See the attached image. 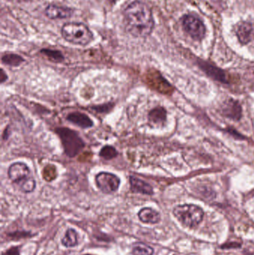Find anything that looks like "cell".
I'll list each match as a JSON object with an SVG mask.
<instances>
[{
    "label": "cell",
    "instance_id": "1",
    "mask_svg": "<svg viewBox=\"0 0 254 255\" xmlns=\"http://www.w3.org/2000/svg\"><path fill=\"white\" fill-rule=\"evenodd\" d=\"M126 31L135 37H148L155 27L153 14L148 4L136 0L125 9Z\"/></svg>",
    "mask_w": 254,
    "mask_h": 255
},
{
    "label": "cell",
    "instance_id": "2",
    "mask_svg": "<svg viewBox=\"0 0 254 255\" xmlns=\"http://www.w3.org/2000/svg\"><path fill=\"white\" fill-rule=\"evenodd\" d=\"M8 176L19 191L24 193L32 192L36 188V181L29 166L23 162L12 163L8 170Z\"/></svg>",
    "mask_w": 254,
    "mask_h": 255
},
{
    "label": "cell",
    "instance_id": "3",
    "mask_svg": "<svg viewBox=\"0 0 254 255\" xmlns=\"http://www.w3.org/2000/svg\"><path fill=\"white\" fill-rule=\"evenodd\" d=\"M62 37L65 41L75 45L87 46L94 40V34L82 23H68L62 29Z\"/></svg>",
    "mask_w": 254,
    "mask_h": 255
},
{
    "label": "cell",
    "instance_id": "4",
    "mask_svg": "<svg viewBox=\"0 0 254 255\" xmlns=\"http://www.w3.org/2000/svg\"><path fill=\"white\" fill-rule=\"evenodd\" d=\"M173 214L184 226L194 228L202 222L205 212L198 205L185 204L176 206L173 209Z\"/></svg>",
    "mask_w": 254,
    "mask_h": 255
},
{
    "label": "cell",
    "instance_id": "5",
    "mask_svg": "<svg viewBox=\"0 0 254 255\" xmlns=\"http://www.w3.org/2000/svg\"><path fill=\"white\" fill-rule=\"evenodd\" d=\"M62 141L65 154L70 158H74L79 155L85 147V143L79 136V133L68 128H58L55 129Z\"/></svg>",
    "mask_w": 254,
    "mask_h": 255
},
{
    "label": "cell",
    "instance_id": "6",
    "mask_svg": "<svg viewBox=\"0 0 254 255\" xmlns=\"http://www.w3.org/2000/svg\"><path fill=\"white\" fill-rule=\"evenodd\" d=\"M95 184L101 192L105 194H113L117 192L120 186V178L113 173L101 172L95 177Z\"/></svg>",
    "mask_w": 254,
    "mask_h": 255
},
{
    "label": "cell",
    "instance_id": "7",
    "mask_svg": "<svg viewBox=\"0 0 254 255\" xmlns=\"http://www.w3.org/2000/svg\"><path fill=\"white\" fill-rule=\"evenodd\" d=\"M183 27L194 40L201 41L205 37L206 33L205 24L194 15H185L183 17Z\"/></svg>",
    "mask_w": 254,
    "mask_h": 255
},
{
    "label": "cell",
    "instance_id": "8",
    "mask_svg": "<svg viewBox=\"0 0 254 255\" xmlns=\"http://www.w3.org/2000/svg\"><path fill=\"white\" fill-rule=\"evenodd\" d=\"M198 64L203 71L215 81H219L222 84L230 83V78L228 77L225 71H223L221 68L203 60H198Z\"/></svg>",
    "mask_w": 254,
    "mask_h": 255
},
{
    "label": "cell",
    "instance_id": "9",
    "mask_svg": "<svg viewBox=\"0 0 254 255\" xmlns=\"http://www.w3.org/2000/svg\"><path fill=\"white\" fill-rule=\"evenodd\" d=\"M222 115L227 118L233 120H239L242 113V109L238 101L233 99H229L222 105L221 109Z\"/></svg>",
    "mask_w": 254,
    "mask_h": 255
},
{
    "label": "cell",
    "instance_id": "10",
    "mask_svg": "<svg viewBox=\"0 0 254 255\" xmlns=\"http://www.w3.org/2000/svg\"><path fill=\"white\" fill-rule=\"evenodd\" d=\"M237 37L243 45L254 41V22L245 21L240 23L237 27Z\"/></svg>",
    "mask_w": 254,
    "mask_h": 255
},
{
    "label": "cell",
    "instance_id": "11",
    "mask_svg": "<svg viewBox=\"0 0 254 255\" xmlns=\"http://www.w3.org/2000/svg\"><path fill=\"white\" fill-rule=\"evenodd\" d=\"M167 120V112L163 107L158 106L150 111L148 114V124L152 128L164 126Z\"/></svg>",
    "mask_w": 254,
    "mask_h": 255
},
{
    "label": "cell",
    "instance_id": "12",
    "mask_svg": "<svg viewBox=\"0 0 254 255\" xmlns=\"http://www.w3.org/2000/svg\"><path fill=\"white\" fill-rule=\"evenodd\" d=\"M130 191L134 193L143 194V195H154V189L151 184L143 180L140 179L137 176L130 175L129 178Z\"/></svg>",
    "mask_w": 254,
    "mask_h": 255
},
{
    "label": "cell",
    "instance_id": "13",
    "mask_svg": "<svg viewBox=\"0 0 254 255\" xmlns=\"http://www.w3.org/2000/svg\"><path fill=\"white\" fill-rule=\"evenodd\" d=\"M73 11L66 7L58 6L56 5H49L45 10V15L51 19H66L73 15Z\"/></svg>",
    "mask_w": 254,
    "mask_h": 255
},
{
    "label": "cell",
    "instance_id": "14",
    "mask_svg": "<svg viewBox=\"0 0 254 255\" xmlns=\"http://www.w3.org/2000/svg\"><path fill=\"white\" fill-rule=\"evenodd\" d=\"M66 120L80 128H89L93 127L94 125V121L87 114L79 112H73L68 114Z\"/></svg>",
    "mask_w": 254,
    "mask_h": 255
},
{
    "label": "cell",
    "instance_id": "15",
    "mask_svg": "<svg viewBox=\"0 0 254 255\" xmlns=\"http://www.w3.org/2000/svg\"><path fill=\"white\" fill-rule=\"evenodd\" d=\"M139 220L147 224H158L160 222L161 217L159 212L151 207H143L138 212Z\"/></svg>",
    "mask_w": 254,
    "mask_h": 255
},
{
    "label": "cell",
    "instance_id": "16",
    "mask_svg": "<svg viewBox=\"0 0 254 255\" xmlns=\"http://www.w3.org/2000/svg\"><path fill=\"white\" fill-rule=\"evenodd\" d=\"M62 243L66 248H73L78 246L79 239H78L77 231L73 228H69L62 238Z\"/></svg>",
    "mask_w": 254,
    "mask_h": 255
},
{
    "label": "cell",
    "instance_id": "17",
    "mask_svg": "<svg viewBox=\"0 0 254 255\" xmlns=\"http://www.w3.org/2000/svg\"><path fill=\"white\" fill-rule=\"evenodd\" d=\"M154 249L144 242H135L132 246L131 254L133 255H153Z\"/></svg>",
    "mask_w": 254,
    "mask_h": 255
},
{
    "label": "cell",
    "instance_id": "18",
    "mask_svg": "<svg viewBox=\"0 0 254 255\" xmlns=\"http://www.w3.org/2000/svg\"><path fill=\"white\" fill-rule=\"evenodd\" d=\"M24 59L20 55L15 54H7L2 58V62L4 64L11 66H18L24 62Z\"/></svg>",
    "mask_w": 254,
    "mask_h": 255
},
{
    "label": "cell",
    "instance_id": "19",
    "mask_svg": "<svg viewBox=\"0 0 254 255\" xmlns=\"http://www.w3.org/2000/svg\"><path fill=\"white\" fill-rule=\"evenodd\" d=\"M40 52L46 55L48 58V60L52 61V62H55V63H61V62L64 61V57L62 55V52H59V51L44 48V49L40 51Z\"/></svg>",
    "mask_w": 254,
    "mask_h": 255
},
{
    "label": "cell",
    "instance_id": "20",
    "mask_svg": "<svg viewBox=\"0 0 254 255\" xmlns=\"http://www.w3.org/2000/svg\"><path fill=\"white\" fill-rule=\"evenodd\" d=\"M118 155V152L115 147L112 145H105L99 152V156L104 160H111Z\"/></svg>",
    "mask_w": 254,
    "mask_h": 255
},
{
    "label": "cell",
    "instance_id": "21",
    "mask_svg": "<svg viewBox=\"0 0 254 255\" xmlns=\"http://www.w3.org/2000/svg\"><path fill=\"white\" fill-rule=\"evenodd\" d=\"M2 255H19V249L17 248H11L2 254Z\"/></svg>",
    "mask_w": 254,
    "mask_h": 255
},
{
    "label": "cell",
    "instance_id": "22",
    "mask_svg": "<svg viewBox=\"0 0 254 255\" xmlns=\"http://www.w3.org/2000/svg\"><path fill=\"white\" fill-rule=\"evenodd\" d=\"M8 80V76H7V73H5V72L4 71L3 69H1V74H0V82L1 84H3L4 82L7 81Z\"/></svg>",
    "mask_w": 254,
    "mask_h": 255
}]
</instances>
